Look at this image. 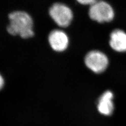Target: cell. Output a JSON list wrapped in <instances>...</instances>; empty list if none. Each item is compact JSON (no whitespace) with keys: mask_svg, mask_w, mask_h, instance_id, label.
Returning a JSON list of instances; mask_svg holds the SVG:
<instances>
[{"mask_svg":"<svg viewBox=\"0 0 126 126\" xmlns=\"http://www.w3.org/2000/svg\"><path fill=\"white\" fill-rule=\"evenodd\" d=\"M51 47L56 52H63L67 48L69 39L68 36L62 30H56L51 32L48 36Z\"/></svg>","mask_w":126,"mask_h":126,"instance_id":"8992f818","label":"cell"},{"mask_svg":"<svg viewBox=\"0 0 126 126\" xmlns=\"http://www.w3.org/2000/svg\"><path fill=\"white\" fill-rule=\"evenodd\" d=\"M87 67L96 74H101L107 69L109 61L107 55L98 50L89 52L85 57Z\"/></svg>","mask_w":126,"mask_h":126,"instance_id":"3957f363","label":"cell"},{"mask_svg":"<svg viewBox=\"0 0 126 126\" xmlns=\"http://www.w3.org/2000/svg\"><path fill=\"white\" fill-rule=\"evenodd\" d=\"M109 44L116 52H126V32L120 29L113 30L110 34Z\"/></svg>","mask_w":126,"mask_h":126,"instance_id":"52a82bcc","label":"cell"},{"mask_svg":"<svg viewBox=\"0 0 126 126\" xmlns=\"http://www.w3.org/2000/svg\"><path fill=\"white\" fill-rule=\"evenodd\" d=\"M89 17L99 23L110 22L115 17L113 8L109 3L103 0H98L89 7Z\"/></svg>","mask_w":126,"mask_h":126,"instance_id":"7a4b0ae2","label":"cell"},{"mask_svg":"<svg viewBox=\"0 0 126 126\" xmlns=\"http://www.w3.org/2000/svg\"><path fill=\"white\" fill-rule=\"evenodd\" d=\"M50 17L61 27H68L73 19V13L67 5L61 3H55L49 10Z\"/></svg>","mask_w":126,"mask_h":126,"instance_id":"277c9868","label":"cell"},{"mask_svg":"<svg viewBox=\"0 0 126 126\" xmlns=\"http://www.w3.org/2000/svg\"><path fill=\"white\" fill-rule=\"evenodd\" d=\"M9 19L7 31L11 35H19L24 38L34 35L33 20L29 14L24 11H14L9 15Z\"/></svg>","mask_w":126,"mask_h":126,"instance_id":"6da1fadb","label":"cell"},{"mask_svg":"<svg viewBox=\"0 0 126 126\" xmlns=\"http://www.w3.org/2000/svg\"><path fill=\"white\" fill-rule=\"evenodd\" d=\"M78 3L84 5H91L98 0H76Z\"/></svg>","mask_w":126,"mask_h":126,"instance_id":"ba28073f","label":"cell"},{"mask_svg":"<svg viewBox=\"0 0 126 126\" xmlns=\"http://www.w3.org/2000/svg\"><path fill=\"white\" fill-rule=\"evenodd\" d=\"M113 98L114 94L111 90H106L101 94L97 104V110L101 115L105 116L112 115L115 109Z\"/></svg>","mask_w":126,"mask_h":126,"instance_id":"5b68a950","label":"cell"},{"mask_svg":"<svg viewBox=\"0 0 126 126\" xmlns=\"http://www.w3.org/2000/svg\"><path fill=\"white\" fill-rule=\"evenodd\" d=\"M4 81L3 78L1 75L0 74V90H1L4 86Z\"/></svg>","mask_w":126,"mask_h":126,"instance_id":"9c48e42d","label":"cell"}]
</instances>
